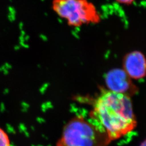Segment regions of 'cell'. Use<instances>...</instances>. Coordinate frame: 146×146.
<instances>
[{
	"label": "cell",
	"instance_id": "obj_2",
	"mask_svg": "<svg viewBox=\"0 0 146 146\" xmlns=\"http://www.w3.org/2000/svg\"><path fill=\"white\" fill-rule=\"evenodd\" d=\"M111 142L98 125L78 115L64 126L56 146H108Z\"/></svg>",
	"mask_w": 146,
	"mask_h": 146
},
{
	"label": "cell",
	"instance_id": "obj_8",
	"mask_svg": "<svg viewBox=\"0 0 146 146\" xmlns=\"http://www.w3.org/2000/svg\"><path fill=\"white\" fill-rule=\"evenodd\" d=\"M146 140H144L143 141H142V142H141V143L140 144V145L139 146H146Z\"/></svg>",
	"mask_w": 146,
	"mask_h": 146
},
{
	"label": "cell",
	"instance_id": "obj_4",
	"mask_svg": "<svg viewBox=\"0 0 146 146\" xmlns=\"http://www.w3.org/2000/svg\"><path fill=\"white\" fill-rule=\"evenodd\" d=\"M107 90L117 94L131 97L139 92V88L123 69L110 70L105 75Z\"/></svg>",
	"mask_w": 146,
	"mask_h": 146
},
{
	"label": "cell",
	"instance_id": "obj_5",
	"mask_svg": "<svg viewBox=\"0 0 146 146\" xmlns=\"http://www.w3.org/2000/svg\"><path fill=\"white\" fill-rule=\"evenodd\" d=\"M131 79L139 80L146 76V62L145 55L140 51L127 53L123 59V68Z\"/></svg>",
	"mask_w": 146,
	"mask_h": 146
},
{
	"label": "cell",
	"instance_id": "obj_6",
	"mask_svg": "<svg viewBox=\"0 0 146 146\" xmlns=\"http://www.w3.org/2000/svg\"><path fill=\"white\" fill-rule=\"evenodd\" d=\"M0 146H11L9 135L4 129L0 127Z\"/></svg>",
	"mask_w": 146,
	"mask_h": 146
},
{
	"label": "cell",
	"instance_id": "obj_7",
	"mask_svg": "<svg viewBox=\"0 0 146 146\" xmlns=\"http://www.w3.org/2000/svg\"><path fill=\"white\" fill-rule=\"evenodd\" d=\"M117 2L122 5H131L135 0H116Z\"/></svg>",
	"mask_w": 146,
	"mask_h": 146
},
{
	"label": "cell",
	"instance_id": "obj_3",
	"mask_svg": "<svg viewBox=\"0 0 146 146\" xmlns=\"http://www.w3.org/2000/svg\"><path fill=\"white\" fill-rule=\"evenodd\" d=\"M53 11L70 26H82L98 23L99 11L89 0H54Z\"/></svg>",
	"mask_w": 146,
	"mask_h": 146
},
{
	"label": "cell",
	"instance_id": "obj_1",
	"mask_svg": "<svg viewBox=\"0 0 146 146\" xmlns=\"http://www.w3.org/2000/svg\"><path fill=\"white\" fill-rule=\"evenodd\" d=\"M89 115L111 141L130 133L137 126L131 97L102 88Z\"/></svg>",
	"mask_w": 146,
	"mask_h": 146
}]
</instances>
